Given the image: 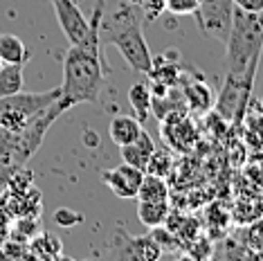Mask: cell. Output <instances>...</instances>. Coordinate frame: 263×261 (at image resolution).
Returning <instances> with one entry per match:
<instances>
[{"instance_id": "24", "label": "cell", "mask_w": 263, "mask_h": 261, "mask_svg": "<svg viewBox=\"0 0 263 261\" xmlns=\"http://www.w3.org/2000/svg\"><path fill=\"white\" fill-rule=\"evenodd\" d=\"M130 3H133L135 7L140 5L148 21L160 18V16H162V11H166V0H130Z\"/></svg>"}, {"instance_id": "5", "label": "cell", "mask_w": 263, "mask_h": 261, "mask_svg": "<svg viewBox=\"0 0 263 261\" xmlns=\"http://www.w3.org/2000/svg\"><path fill=\"white\" fill-rule=\"evenodd\" d=\"M54 7L57 21L61 32L65 34L70 45H83L90 41H101L99 39V23L104 16V0H97L92 9V16L86 18L83 11L79 9V5L74 0H50Z\"/></svg>"}, {"instance_id": "1", "label": "cell", "mask_w": 263, "mask_h": 261, "mask_svg": "<svg viewBox=\"0 0 263 261\" xmlns=\"http://www.w3.org/2000/svg\"><path fill=\"white\" fill-rule=\"evenodd\" d=\"M104 81V43L90 41L83 45H70L63 57V84L59 86L68 108L79 104H99Z\"/></svg>"}, {"instance_id": "26", "label": "cell", "mask_w": 263, "mask_h": 261, "mask_svg": "<svg viewBox=\"0 0 263 261\" xmlns=\"http://www.w3.org/2000/svg\"><path fill=\"white\" fill-rule=\"evenodd\" d=\"M54 221L59 225H63V228H72V225H77L81 221V214H77V212H72L70 207H63V210H59L54 214Z\"/></svg>"}, {"instance_id": "20", "label": "cell", "mask_w": 263, "mask_h": 261, "mask_svg": "<svg viewBox=\"0 0 263 261\" xmlns=\"http://www.w3.org/2000/svg\"><path fill=\"white\" fill-rule=\"evenodd\" d=\"M171 169H173V156H171L169 151H160V149H155V151H153V156L148 158L146 167H144V174L166 178Z\"/></svg>"}, {"instance_id": "9", "label": "cell", "mask_w": 263, "mask_h": 261, "mask_svg": "<svg viewBox=\"0 0 263 261\" xmlns=\"http://www.w3.org/2000/svg\"><path fill=\"white\" fill-rule=\"evenodd\" d=\"M144 178V171L133 167V164L122 162L119 167L106 169L101 171V182L110 189L117 198H137V189H140V182Z\"/></svg>"}, {"instance_id": "10", "label": "cell", "mask_w": 263, "mask_h": 261, "mask_svg": "<svg viewBox=\"0 0 263 261\" xmlns=\"http://www.w3.org/2000/svg\"><path fill=\"white\" fill-rule=\"evenodd\" d=\"M180 92L187 104V110L191 113H207L209 108H214V92L205 79H194L187 72L180 74L178 79Z\"/></svg>"}, {"instance_id": "7", "label": "cell", "mask_w": 263, "mask_h": 261, "mask_svg": "<svg viewBox=\"0 0 263 261\" xmlns=\"http://www.w3.org/2000/svg\"><path fill=\"white\" fill-rule=\"evenodd\" d=\"M194 16L205 36H212L225 45L232 29V21H234V3L232 0H200Z\"/></svg>"}, {"instance_id": "27", "label": "cell", "mask_w": 263, "mask_h": 261, "mask_svg": "<svg viewBox=\"0 0 263 261\" xmlns=\"http://www.w3.org/2000/svg\"><path fill=\"white\" fill-rule=\"evenodd\" d=\"M234 3V7L243 9V11H261L263 9V0H232Z\"/></svg>"}, {"instance_id": "22", "label": "cell", "mask_w": 263, "mask_h": 261, "mask_svg": "<svg viewBox=\"0 0 263 261\" xmlns=\"http://www.w3.org/2000/svg\"><path fill=\"white\" fill-rule=\"evenodd\" d=\"M245 246L250 248L254 254H263V218H254V223L250 225L248 230V243Z\"/></svg>"}, {"instance_id": "12", "label": "cell", "mask_w": 263, "mask_h": 261, "mask_svg": "<svg viewBox=\"0 0 263 261\" xmlns=\"http://www.w3.org/2000/svg\"><path fill=\"white\" fill-rule=\"evenodd\" d=\"M119 149H122L124 162H126V164H133V167L144 171L148 158H151L153 151H155V142H153L151 135H148L146 130L142 128L140 135H137V140H133V142H130V144H126V146H119Z\"/></svg>"}, {"instance_id": "19", "label": "cell", "mask_w": 263, "mask_h": 261, "mask_svg": "<svg viewBox=\"0 0 263 261\" xmlns=\"http://www.w3.org/2000/svg\"><path fill=\"white\" fill-rule=\"evenodd\" d=\"M23 90V65L5 63L0 70V99Z\"/></svg>"}, {"instance_id": "2", "label": "cell", "mask_w": 263, "mask_h": 261, "mask_svg": "<svg viewBox=\"0 0 263 261\" xmlns=\"http://www.w3.org/2000/svg\"><path fill=\"white\" fill-rule=\"evenodd\" d=\"M99 39L104 45H115L135 72L148 74L153 63L151 50L142 34V25L137 21V7L133 3H122L110 16H101Z\"/></svg>"}, {"instance_id": "4", "label": "cell", "mask_w": 263, "mask_h": 261, "mask_svg": "<svg viewBox=\"0 0 263 261\" xmlns=\"http://www.w3.org/2000/svg\"><path fill=\"white\" fill-rule=\"evenodd\" d=\"M61 97V88H52L43 92H14L9 97L0 99V126L18 133L29 124L34 115H39L43 108H47L52 102Z\"/></svg>"}, {"instance_id": "18", "label": "cell", "mask_w": 263, "mask_h": 261, "mask_svg": "<svg viewBox=\"0 0 263 261\" xmlns=\"http://www.w3.org/2000/svg\"><path fill=\"white\" fill-rule=\"evenodd\" d=\"M137 200H169V185L164 178L144 174L137 189Z\"/></svg>"}, {"instance_id": "17", "label": "cell", "mask_w": 263, "mask_h": 261, "mask_svg": "<svg viewBox=\"0 0 263 261\" xmlns=\"http://www.w3.org/2000/svg\"><path fill=\"white\" fill-rule=\"evenodd\" d=\"M27 254L34 259H59L63 254L61 241L54 234H41L36 239H29Z\"/></svg>"}, {"instance_id": "25", "label": "cell", "mask_w": 263, "mask_h": 261, "mask_svg": "<svg viewBox=\"0 0 263 261\" xmlns=\"http://www.w3.org/2000/svg\"><path fill=\"white\" fill-rule=\"evenodd\" d=\"M245 176H248L256 187L263 189V156H252V162L245 167Z\"/></svg>"}, {"instance_id": "8", "label": "cell", "mask_w": 263, "mask_h": 261, "mask_svg": "<svg viewBox=\"0 0 263 261\" xmlns=\"http://www.w3.org/2000/svg\"><path fill=\"white\" fill-rule=\"evenodd\" d=\"M115 236L119 241H110V248H112V252H115V257L142 259V261H153V259L162 257V250H160V246L155 243V239L151 234L148 236H133L124 228H117Z\"/></svg>"}, {"instance_id": "29", "label": "cell", "mask_w": 263, "mask_h": 261, "mask_svg": "<svg viewBox=\"0 0 263 261\" xmlns=\"http://www.w3.org/2000/svg\"><path fill=\"white\" fill-rule=\"evenodd\" d=\"M3 65H5V63H3V61H0V70H3Z\"/></svg>"}, {"instance_id": "28", "label": "cell", "mask_w": 263, "mask_h": 261, "mask_svg": "<svg viewBox=\"0 0 263 261\" xmlns=\"http://www.w3.org/2000/svg\"><path fill=\"white\" fill-rule=\"evenodd\" d=\"M256 108H259V110H263V97L259 99V102H256Z\"/></svg>"}, {"instance_id": "15", "label": "cell", "mask_w": 263, "mask_h": 261, "mask_svg": "<svg viewBox=\"0 0 263 261\" xmlns=\"http://www.w3.org/2000/svg\"><path fill=\"white\" fill-rule=\"evenodd\" d=\"M169 200H137V218L146 228H158L164 225L169 218Z\"/></svg>"}, {"instance_id": "16", "label": "cell", "mask_w": 263, "mask_h": 261, "mask_svg": "<svg viewBox=\"0 0 263 261\" xmlns=\"http://www.w3.org/2000/svg\"><path fill=\"white\" fill-rule=\"evenodd\" d=\"M32 52L16 34H0V61L3 63H18L25 65Z\"/></svg>"}, {"instance_id": "13", "label": "cell", "mask_w": 263, "mask_h": 261, "mask_svg": "<svg viewBox=\"0 0 263 261\" xmlns=\"http://www.w3.org/2000/svg\"><path fill=\"white\" fill-rule=\"evenodd\" d=\"M142 128L144 126H142L135 115H122V113H119V115H115L110 120L108 133H110V140L115 142L117 146H126L133 140H137Z\"/></svg>"}, {"instance_id": "11", "label": "cell", "mask_w": 263, "mask_h": 261, "mask_svg": "<svg viewBox=\"0 0 263 261\" xmlns=\"http://www.w3.org/2000/svg\"><path fill=\"white\" fill-rule=\"evenodd\" d=\"M243 142L250 149V156H263V110L256 108V104L245 110L243 122Z\"/></svg>"}, {"instance_id": "3", "label": "cell", "mask_w": 263, "mask_h": 261, "mask_svg": "<svg viewBox=\"0 0 263 261\" xmlns=\"http://www.w3.org/2000/svg\"><path fill=\"white\" fill-rule=\"evenodd\" d=\"M263 54V9L243 11L234 7L230 36L225 41L227 74L254 81Z\"/></svg>"}, {"instance_id": "23", "label": "cell", "mask_w": 263, "mask_h": 261, "mask_svg": "<svg viewBox=\"0 0 263 261\" xmlns=\"http://www.w3.org/2000/svg\"><path fill=\"white\" fill-rule=\"evenodd\" d=\"M200 0H166V11L173 16H194Z\"/></svg>"}, {"instance_id": "21", "label": "cell", "mask_w": 263, "mask_h": 261, "mask_svg": "<svg viewBox=\"0 0 263 261\" xmlns=\"http://www.w3.org/2000/svg\"><path fill=\"white\" fill-rule=\"evenodd\" d=\"M14 156H16V133L0 126V167L21 169V167H16Z\"/></svg>"}, {"instance_id": "6", "label": "cell", "mask_w": 263, "mask_h": 261, "mask_svg": "<svg viewBox=\"0 0 263 261\" xmlns=\"http://www.w3.org/2000/svg\"><path fill=\"white\" fill-rule=\"evenodd\" d=\"M65 110H70L68 104L59 97L57 102H52L47 108L41 110L39 115H34L25 128L16 133V156H14L16 167L23 169L29 160H32V156L39 151V146L43 144L47 130L52 128V124H54Z\"/></svg>"}, {"instance_id": "14", "label": "cell", "mask_w": 263, "mask_h": 261, "mask_svg": "<svg viewBox=\"0 0 263 261\" xmlns=\"http://www.w3.org/2000/svg\"><path fill=\"white\" fill-rule=\"evenodd\" d=\"M128 104L135 110V117L140 120V124L144 126L148 115H151V104H153V95H151V86L148 81H135L128 88Z\"/></svg>"}]
</instances>
